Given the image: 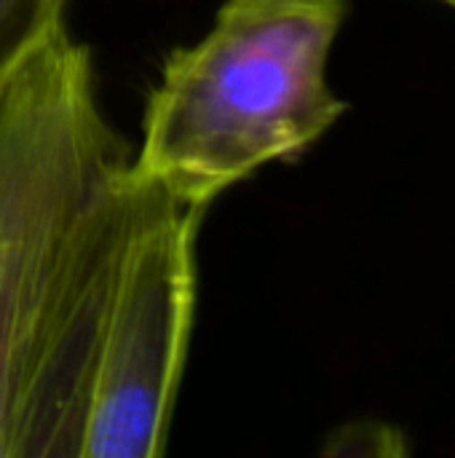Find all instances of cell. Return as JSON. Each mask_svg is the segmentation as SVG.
Here are the masks:
<instances>
[{"label": "cell", "mask_w": 455, "mask_h": 458, "mask_svg": "<svg viewBox=\"0 0 455 458\" xmlns=\"http://www.w3.org/2000/svg\"><path fill=\"white\" fill-rule=\"evenodd\" d=\"M445 3H451V5H455V0H445Z\"/></svg>", "instance_id": "obj_5"}, {"label": "cell", "mask_w": 455, "mask_h": 458, "mask_svg": "<svg viewBox=\"0 0 455 458\" xmlns=\"http://www.w3.org/2000/svg\"><path fill=\"white\" fill-rule=\"evenodd\" d=\"M201 215L147 188L99 335L80 458L166 451L196 319Z\"/></svg>", "instance_id": "obj_3"}, {"label": "cell", "mask_w": 455, "mask_h": 458, "mask_svg": "<svg viewBox=\"0 0 455 458\" xmlns=\"http://www.w3.org/2000/svg\"><path fill=\"white\" fill-rule=\"evenodd\" d=\"M147 182L70 27L0 99V458H80L99 335Z\"/></svg>", "instance_id": "obj_1"}, {"label": "cell", "mask_w": 455, "mask_h": 458, "mask_svg": "<svg viewBox=\"0 0 455 458\" xmlns=\"http://www.w3.org/2000/svg\"><path fill=\"white\" fill-rule=\"evenodd\" d=\"M349 0H223L172 48L142 113L131 174L206 209L276 161L300 158L346 113L327 59Z\"/></svg>", "instance_id": "obj_2"}, {"label": "cell", "mask_w": 455, "mask_h": 458, "mask_svg": "<svg viewBox=\"0 0 455 458\" xmlns=\"http://www.w3.org/2000/svg\"><path fill=\"white\" fill-rule=\"evenodd\" d=\"M70 0H0V99L19 70L62 30Z\"/></svg>", "instance_id": "obj_4"}]
</instances>
